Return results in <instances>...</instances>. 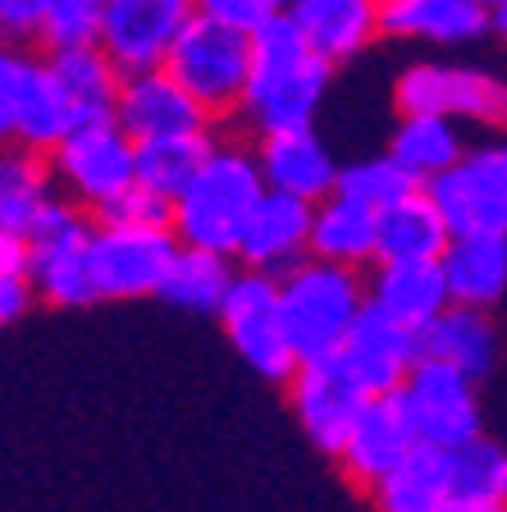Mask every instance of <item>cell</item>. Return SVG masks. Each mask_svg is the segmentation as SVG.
I'll return each instance as SVG.
<instances>
[{"label":"cell","mask_w":507,"mask_h":512,"mask_svg":"<svg viewBox=\"0 0 507 512\" xmlns=\"http://www.w3.org/2000/svg\"><path fill=\"white\" fill-rule=\"evenodd\" d=\"M252 83L243 96V115L256 133L311 124L334 78V60L311 42L293 14H275L252 28Z\"/></svg>","instance_id":"obj_1"},{"label":"cell","mask_w":507,"mask_h":512,"mask_svg":"<svg viewBox=\"0 0 507 512\" xmlns=\"http://www.w3.org/2000/svg\"><path fill=\"white\" fill-rule=\"evenodd\" d=\"M265 170L261 156L247 151L243 142H215L211 160L188 183L179 202H174V234L179 243L211 247V252L238 256V243L247 234L256 202L265 197Z\"/></svg>","instance_id":"obj_2"},{"label":"cell","mask_w":507,"mask_h":512,"mask_svg":"<svg viewBox=\"0 0 507 512\" xmlns=\"http://www.w3.org/2000/svg\"><path fill=\"white\" fill-rule=\"evenodd\" d=\"M284 293V316L302 357H325L338 352L348 330L370 302V279H361L357 266H338L325 256L297 261L288 275H279Z\"/></svg>","instance_id":"obj_3"},{"label":"cell","mask_w":507,"mask_h":512,"mask_svg":"<svg viewBox=\"0 0 507 512\" xmlns=\"http://www.w3.org/2000/svg\"><path fill=\"white\" fill-rule=\"evenodd\" d=\"M252 55H256L252 28H238V23L220 19V14L197 10L188 19V28L179 32L165 69L211 110V119H220L243 110L247 83H252Z\"/></svg>","instance_id":"obj_4"},{"label":"cell","mask_w":507,"mask_h":512,"mask_svg":"<svg viewBox=\"0 0 507 512\" xmlns=\"http://www.w3.org/2000/svg\"><path fill=\"white\" fill-rule=\"evenodd\" d=\"M92 229L78 202L46 197L42 211L28 224V252H32V284L37 298L51 307H92L101 302L92 270Z\"/></svg>","instance_id":"obj_5"},{"label":"cell","mask_w":507,"mask_h":512,"mask_svg":"<svg viewBox=\"0 0 507 512\" xmlns=\"http://www.w3.org/2000/svg\"><path fill=\"white\" fill-rule=\"evenodd\" d=\"M74 106L51 55L5 51L0 60V133L10 147L51 156L74 133Z\"/></svg>","instance_id":"obj_6"},{"label":"cell","mask_w":507,"mask_h":512,"mask_svg":"<svg viewBox=\"0 0 507 512\" xmlns=\"http://www.w3.org/2000/svg\"><path fill=\"white\" fill-rule=\"evenodd\" d=\"M220 325L229 334L233 352L252 366L261 380L270 384H288L302 366L293 334H288V316H284V293H279V275L265 270H238L229 298H224Z\"/></svg>","instance_id":"obj_7"},{"label":"cell","mask_w":507,"mask_h":512,"mask_svg":"<svg viewBox=\"0 0 507 512\" xmlns=\"http://www.w3.org/2000/svg\"><path fill=\"white\" fill-rule=\"evenodd\" d=\"M51 170L78 206L101 215L138 183V138L119 119L74 124V133L51 151Z\"/></svg>","instance_id":"obj_8"},{"label":"cell","mask_w":507,"mask_h":512,"mask_svg":"<svg viewBox=\"0 0 507 512\" xmlns=\"http://www.w3.org/2000/svg\"><path fill=\"white\" fill-rule=\"evenodd\" d=\"M393 106L398 115H448L480 128H507V83L489 69L471 64H439L421 60L402 69L393 83Z\"/></svg>","instance_id":"obj_9"},{"label":"cell","mask_w":507,"mask_h":512,"mask_svg":"<svg viewBox=\"0 0 507 512\" xmlns=\"http://www.w3.org/2000/svg\"><path fill=\"white\" fill-rule=\"evenodd\" d=\"M179 252L174 229H147V224L96 220L92 229V270L101 302H128L160 293L169 261Z\"/></svg>","instance_id":"obj_10"},{"label":"cell","mask_w":507,"mask_h":512,"mask_svg":"<svg viewBox=\"0 0 507 512\" xmlns=\"http://www.w3.org/2000/svg\"><path fill=\"white\" fill-rule=\"evenodd\" d=\"M288 398H293V412L311 444L338 458V448L348 439L357 412L366 407L370 389L352 375L343 352H325V357H302L297 375L288 380Z\"/></svg>","instance_id":"obj_11"},{"label":"cell","mask_w":507,"mask_h":512,"mask_svg":"<svg viewBox=\"0 0 507 512\" xmlns=\"http://www.w3.org/2000/svg\"><path fill=\"white\" fill-rule=\"evenodd\" d=\"M416 444H421V430H416L407 394H402V389H393V394H370L366 407L357 412V421H352L343 448H338V467H343V476H348L352 485L375 490Z\"/></svg>","instance_id":"obj_12"},{"label":"cell","mask_w":507,"mask_h":512,"mask_svg":"<svg viewBox=\"0 0 507 512\" xmlns=\"http://www.w3.org/2000/svg\"><path fill=\"white\" fill-rule=\"evenodd\" d=\"M476 384L480 380H471V375L457 371V366L421 357V366L412 371V380L402 384V394H407V403H412L416 430H421L425 444L457 448V444H466V439L485 435Z\"/></svg>","instance_id":"obj_13"},{"label":"cell","mask_w":507,"mask_h":512,"mask_svg":"<svg viewBox=\"0 0 507 512\" xmlns=\"http://www.w3.org/2000/svg\"><path fill=\"white\" fill-rule=\"evenodd\" d=\"M197 14V0H106V46L124 74L160 69Z\"/></svg>","instance_id":"obj_14"},{"label":"cell","mask_w":507,"mask_h":512,"mask_svg":"<svg viewBox=\"0 0 507 512\" xmlns=\"http://www.w3.org/2000/svg\"><path fill=\"white\" fill-rule=\"evenodd\" d=\"M338 352H343V362L352 366V375L366 384L370 394H393L421 366L425 343H421V330L402 325L384 307L366 302V311L357 316V325L348 330V339H343Z\"/></svg>","instance_id":"obj_15"},{"label":"cell","mask_w":507,"mask_h":512,"mask_svg":"<svg viewBox=\"0 0 507 512\" xmlns=\"http://www.w3.org/2000/svg\"><path fill=\"white\" fill-rule=\"evenodd\" d=\"M115 119L138 142L179 138V133H206V128H211V110L201 106L197 96H192L179 78L169 74L165 64H160V69H138V74H124Z\"/></svg>","instance_id":"obj_16"},{"label":"cell","mask_w":507,"mask_h":512,"mask_svg":"<svg viewBox=\"0 0 507 512\" xmlns=\"http://www.w3.org/2000/svg\"><path fill=\"white\" fill-rule=\"evenodd\" d=\"M311 224H316V202L265 188V197L256 202L252 220H247L243 243H238V266L265 270V275H288L297 261L311 256Z\"/></svg>","instance_id":"obj_17"},{"label":"cell","mask_w":507,"mask_h":512,"mask_svg":"<svg viewBox=\"0 0 507 512\" xmlns=\"http://www.w3.org/2000/svg\"><path fill=\"white\" fill-rule=\"evenodd\" d=\"M261 170L265 183L275 192H293L302 202H325L329 192H338V160L329 156L325 138L316 133V124H297V128H275L261 133Z\"/></svg>","instance_id":"obj_18"},{"label":"cell","mask_w":507,"mask_h":512,"mask_svg":"<svg viewBox=\"0 0 507 512\" xmlns=\"http://www.w3.org/2000/svg\"><path fill=\"white\" fill-rule=\"evenodd\" d=\"M370 302L398 316L402 325L425 330L439 311L453 307L444 261H375L370 275Z\"/></svg>","instance_id":"obj_19"},{"label":"cell","mask_w":507,"mask_h":512,"mask_svg":"<svg viewBox=\"0 0 507 512\" xmlns=\"http://www.w3.org/2000/svg\"><path fill=\"white\" fill-rule=\"evenodd\" d=\"M311 256H325L338 266H370L380 256V211L352 192H329L316 202L311 224Z\"/></svg>","instance_id":"obj_20"},{"label":"cell","mask_w":507,"mask_h":512,"mask_svg":"<svg viewBox=\"0 0 507 512\" xmlns=\"http://www.w3.org/2000/svg\"><path fill=\"white\" fill-rule=\"evenodd\" d=\"M375 512H439L453 503V458L439 444H416L389 476L370 490Z\"/></svg>","instance_id":"obj_21"},{"label":"cell","mask_w":507,"mask_h":512,"mask_svg":"<svg viewBox=\"0 0 507 512\" xmlns=\"http://www.w3.org/2000/svg\"><path fill=\"white\" fill-rule=\"evenodd\" d=\"M489 28L485 0H384V32L402 42L462 46Z\"/></svg>","instance_id":"obj_22"},{"label":"cell","mask_w":507,"mask_h":512,"mask_svg":"<svg viewBox=\"0 0 507 512\" xmlns=\"http://www.w3.org/2000/svg\"><path fill=\"white\" fill-rule=\"evenodd\" d=\"M293 14L329 60H352L384 32V0H293Z\"/></svg>","instance_id":"obj_23"},{"label":"cell","mask_w":507,"mask_h":512,"mask_svg":"<svg viewBox=\"0 0 507 512\" xmlns=\"http://www.w3.org/2000/svg\"><path fill=\"white\" fill-rule=\"evenodd\" d=\"M238 256L229 252H211V247H192V243H179L174 261H169L165 279H160V302H169L174 311H192V316H220L224 311V298H229L233 270Z\"/></svg>","instance_id":"obj_24"},{"label":"cell","mask_w":507,"mask_h":512,"mask_svg":"<svg viewBox=\"0 0 507 512\" xmlns=\"http://www.w3.org/2000/svg\"><path fill=\"white\" fill-rule=\"evenodd\" d=\"M453 243L430 188H416L380 211V256L375 261H439Z\"/></svg>","instance_id":"obj_25"},{"label":"cell","mask_w":507,"mask_h":512,"mask_svg":"<svg viewBox=\"0 0 507 512\" xmlns=\"http://www.w3.org/2000/svg\"><path fill=\"white\" fill-rule=\"evenodd\" d=\"M444 261L453 302L466 307H494L507 293V229H489V234H457L448 243Z\"/></svg>","instance_id":"obj_26"},{"label":"cell","mask_w":507,"mask_h":512,"mask_svg":"<svg viewBox=\"0 0 507 512\" xmlns=\"http://www.w3.org/2000/svg\"><path fill=\"white\" fill-rule=\"evenodd\" d=\"M421 343H425V357L457 366L471 380H485L498 362L494 320H489L485 307H466V302H453L448 311H439L421 330Z\"/></svg>","instance_id":"obj_27"},{"label":"cell","mask_w":507,"mask_h":512,"mask_svg":"<svg viewBox=\"0 0 507 512\" xmlns=\"http://www.w3.org/2000/svg\"><path fill=\"white\" fill-rule=\"evenodd\" d=\"M60 74L69 106H74L78 124H96V119H115L119 87H124V69L106 46H74V51H46Z\"/></svg>","instance_id":"obj_28"},{"label":"cell","mask_w":507,"mask_h":512,"mask_svg":"<svg viewBox=\"0 0 507 512\" xmlns=\"http://www.w3.org/2000/svg\"><path fill=\"white\" fill-rule=\"evenodd\" d=\"M425 188H430V197L439 202V211H444L453 238L457 234H489V229H507V206L498 202V192L480 179V170L471 165V160H462V165L444 170L439 179L425 183Z\"/></svg>","instance_id":"obj_29"},{"label":"cell","mask_w":507,"mask_h":512,"mask_svg":"<svg viewBox=\"0 0 507 512\" xmlns=\"http://www.w3.org/2000/svg\"><path fill=\"white\" fill-rule=\"evenodd\" d=\"M389 151L421 183L439 179L444 170H453V165L466 160L457 119H448V115H402L398 128H393V138H389Z\"/></svg>","instance_id":"obj_30"},{"label":"cell","mask_w":507,"mask_h":512,"mask_svg":"<svg viewBox=\"0 0 507 512\" xmlns=\"http://www.w3.org/2000/svg\"><path fill=\"white\" fill-rule=\"evenodd\" d=\"M215 138L211 133H179V138H151L138 142V183H147L151 192L179 202L188 183L201 174V165L211 160Z\"/></svg>","instance_id":"obj_31"},{"label":"cell","mask_w":507,"mask_h":512,"mask_svg":"<svg viewBox=\"0 0 507 512\" xmlns=\"http://www.w3.org/2000/svg\"><path fill=\"white\" fill-rule=\"evenodd\" d=\"M51 156L10 147L0 160V234H28L32 215L42 211V202L51 197Z\"/></svg>","instance_id":"obj_32"},{"label":"cell","mask_w":507,"mask_h":512,"mask_svg":"<svg viewBox=\"0 0 507 512\" xmlns=\"http://www.w3.org/2000/svg\"><path fill=\"white\" fill-rule=\"evenodd\" d=\"M453 458V499L466 503H507V448L476 435L448 448Z\"/></svg>","instance_id":"obj_33"},{"label":"cell","mask_w":507,"mask_h":512,"mask_svg":"<svg viewBox=\"0 0 507 512\" xmlns=\"http://www.w3.org/2000/svg\"><path fill=\"white\" fill-rule=\"evenodd\" d=\"M416 188H425V183L416 179V174L407 170L393 151L366 156V160H357V165H348V170L338 174V192H352V197L370 202L375 211L393 206L398 197H407V192H416Z\"/></svg>","instance_id":"obj_34"},{"label":"cell","mask_w":507,"mask_h":512,"mask_svg":"<svg viewBox=\"0 0 507 512\" xmlns=\"http://www.w3.org/2000/svg\"><path fill=\"white\" fill-rule=\"evenodd\" d=\"M106 37V0H55L37 42L42 51H74V46H101Z\"/></svg>","instance_id":"obj_35"},{"label":"cell","mask_w":507,"mask_h":512,"mask_svg":"<svg viewBox=\"0 0 507 512\" xmlns=\"http://www.w3.org/2000/svg\"><path fill=\"white\" fill-rule=\"evenodd\" d=\"M96 220H115V224H147V229H174V202L151 192L147 183H133L124 197L106 206Z\"/></svg>","instance_id":"obj_36"},{"label":"cell","mask_w":507,"mask_h":512,"mask_svg":"<svg viewBox=\"0 0 507 512\" xmlns=\"http://www.w3.org/2000/svg\"><path fill=\"white\" fill-rule=\"evenodd\" d=\"M197 10L220 14V19L238 23V28H261L265 19L293 10V0H197Z\"/></svg>","instance_id":"obj_37"},{"label":"cell","mask_w":507,"mask_h":512,"mask_svg":"<svg viewBox=\"0 0 507 512\" xmlns=\"http://www.w3.org/2000/svg\"><path fill=\"white\" fill-rule=\"evenodd\" d=\"M55 0H0V32L10 42H37Z\"/></svg>","instance_id":"obj_38"},{"label":"cell","mask_w":507,"mask_h":512,"mask_svg":"<svg viewBox=\"0 0 507 512\" xmlns=\"http://www.w3.org/2000/svg\"><path fill=\"white\" fill-rule=\"evenodd\" d=\"M466 160L480 170V179L489 183V188L498 192V202L507 206V138L489 142V147H476V151H466Z\"/></svg>","instance_id":"obj_39"},{"label":"cell","mask_w":507,"mask_h":512,"mask_svg":"<svg viewBox=\"0 0 507 512\" xmlns=\"http://www.w3.org/2000/svg\"><path fill=\"white\" fill-rule=\"evenodd\" d=\"M37 302V284L32 275H0V320H19L28 316V307Z\"/></svg>","instance_id":"obj_40"},{"label":"cell","mask_w":507,"mask_h":512,"mask_svg":"<svg viewBox=\"0 0 507 512\" xmlns=\"http://www.w3.org/2000/svg\"><path fill=\"white\" fill-rule=\"evenodd\" d=\"M439 512H507V503H466V499H453L448 508Z\"/></svg>","instance_id":"obj_41"},{"label":"cell","mask_w":507,"mask_h":512,"mask_svg":"<svg viewBox=\"0 0 507 512\" xmlns=\"http://www.w3.org/2000/svg\"><path fill=\"white\" fill-rule=\"evenodd\" d=\"M489 32H498V37L507 42V0L503 5H489Z\"/></svg>","instance_id":"obj_42"},{"label":"cell","mask_w":507,"mask_h":512,"mask_svg":"<svg viewBox=\"0 0 507 512\" xmlns=\"http://www.w3.org/2000/svg\"><path fill=\"white\" fill-rule=\"evenodd\" d=\"M485 5H503V0H485Z\"/></svg>","instance_id":"obj_43"}]
</instances>
